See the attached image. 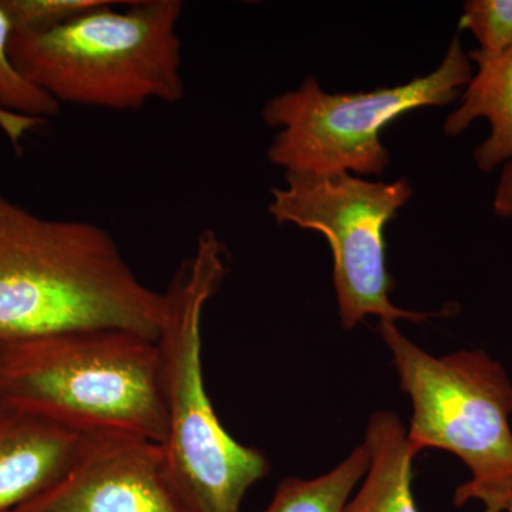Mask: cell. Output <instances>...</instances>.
<instances>
[{
	"instance_id": "cell-1",
	"label": "cell",
	"mask_w": 512,
	"mask_h": 512,
	"mask_svg": "<svg viewBox=\"0 0 512 512\" xmlns=\"http://www.w3.org/2000/svg\"><path fill=\"white\" fill-rule=\"evenodd\" d=\"M164 292L128 264L106 228L40 217L0 194V343L76 329L157 340Z\"/></svg>"
},
{
	"instance_id": "cell-2",
	"label": "cell",
	"mask_w": 512,
	"mask_h": 512,
	"mask_svg": "<svg viewBox=\"0 0 512 512\" xmlns=\"http://www.w3.org/2000/svg\"><path fill=\"white\" fill-rule=\"evenodd\" d=\"M227 275V249L212 231L164 291L163 325L157 336L167 431L168 473L191 512H241L249 488L268 474L262 451L244 446L222 426L202 372L204 309Z\"/></svg>"
},
{
	"instance_id": "cell-3",
	"label": "cell",
	"mask_w": 512,
	"mask_h": 512,
	"mask_svg": "<svg viewBox=\"0 0 512 512\" xmlns=\"http://www.w3.org/2000/svg\"><path fill=\"white\" fill-rule=\"evenodd\" d=\"M0 402L80 433L123 431L163 444L157 342L123 329H76L0 343Z\"/></svg>"
},
{
	"instance_id": "cell-4",
	"label": "cell",
	"mask_w": 512,
	"mask_h": 512,
	"mask_svg": "<svg viewBox=\"0 0 512 512\" xmlns=\"http://www.w3.org/2000/svg\"><path fill=\"white\" fill-rule=\"evenodd\" d=\"M116 5L107 0L59 28L13 35V63L60 106L134 111L150 101L183 100V2Z\"/></svg>"
},
{
	"instance_id": "cell-5",
	"label": "cell",
	"mask_w": 512,
	"mask_h": 512,
	"mask_svg": "<svg viewBox=\"0 0 512 512\" xmlns=\"http://www.w3.org/2000/svg\"><path fill=\"white\" fill-rule=\"evenodd\" d=\"M379 333L393 355L400 387L413 403L407 444L414 457L427 448L453 453L471 478L457 487V508L471 501L484 512H512V380L484 350L431 356L394 322Z\"/></svg>"
},
{
	"instance_id": "cell-6",
	"label": "cell",
	"mask_w": 512,
	"mask_h": 512,
	"mask_svg": "<svg viewBox=\"0 0 512 512\" xmlns=\"http://www.w3.org/2000/svg\"><path fill=\"white\" fill-rule=\"evenodd\" d=\"M473 76V64L456 36L434 72L400 86L329 94L306 77L299 89L272 97L262 110L265 123L279 128L268 148L269 161L285 171L383 174L390 163L380 140L383 128L410 111L447 106Z\"/></svg>"
},
{
	"instance_id": "cell-7",
	"label": "cell",
	"mask_w": 512,
	"mask_h": 512,
	"mask_svg": "<svg viewBox=\"0 0 512 512\" xmlns=\"http://www.w3.org/2000/svg\"><path fill=\"white\" fill-rule=\"evenodd\" d=\"M412 194L406 178L383 183L346 171H285L284 187L272 188L268 212L276 224L311 229L328 239L343 328H356L367 316L419 323L436 315L406 311L390 301L394 282L387 271L384 228Z\"/></svg>"
},
{
	"instance_id": "cell-8",
	"label": "cell",
	"mask_w": 512,
	"mask_h": 512,
	"mask_svg": "<svg viewBox=\"0 0 512 512\" xmlns=\"http://www.w3.org/2000/svg\"><path fill=\"white\" fill-rule=\"evenodd\" d=\"M20 512H191L157 441L87 431L67 473Z\"/></svg>"
},
{
	"instance_id": "cell-9",
	"label": "cell",
	"mask_w": 512,
	"mask_h": 512,
	"mask_svg": "<svg viewBox=\"0 0 512 512\" xmlns=\"http://www.w3.org/2000/svg\"><path fill=\"white\" fill-rule=\"evenodd\" d=\"M83 433L0 402V512L46 493L72 466Z\"/></svg>"
},
{
	"instance_id": "cell-10",
	"label": "cell",
	"mask_w": 512,
	"mask_h": 512,
	"mask_svg": "<svg viewBox=\"0 0 512 512\" xmlns=\"http://www.w3.org/2000/svg\"><path fill=\"white\" fill-rule=\"evenodd\" d=\"M477 66L460 106L448 114L444 133L458 136L474 121L487 120L490 133L474 150V161L478 170L488 173L512 156V47Z\"/></svg>"
},
{
	"instance_id": "cell-11",
	"label": "cell",
	"mask_w": 512,
	"mask_h": 512,
	"mask_svg": "<svg viewBox=\"0 0 512 512\" xmlns=\"http://www.w3.org/2000/svg\"><path fill=\"white\" fill-rule=\"evenodd\" d=\"M363 444L370 456L365 483L343 512H419L412 493L414 456L402 420L390 412L373 414Z\"/></svg>"
},
{
	"instance_id": "cell-12",
	"label": "cell",
	"mask_w": 512,
	"mask_h": 512,
	"mask_svg": "<svg viewBox=\"0 0 512 512\" xmlns=\"http://www.w3.org/2000/svg\"><path fill=\"white\" fill-rule=\"evenodd\" d=\"M369 461V450L362 444L323 476L286 478L261 512H343L356 485L366 476Z\"/></svg>"
},
{
	"instance_id": "cell-13",
	"label": "cell",
	"mask_w": 512,
	"mask_h": 512,
	"mask_svg": "<svg viewBox=\"0 0 512 512\" xmlns=\"http://www.w3.org/2000/svg\"><path fill=\"white\" fill-rule=\"evenodd\" d=\"M12 36V25L0 5V109L46 123L62 106L20 73L10 56Z\"/></svg>"
},
{
	"instance_id": "cell-14",
	"label": "cell",
	"mask_w": 512,
	"mask_h": 512,
	"mask_svg": "<svg viewBox=\"0 0 512 512\" xmlns=\"http://www.w3.org/2000/svg\"><path fill=\"white\" fill-rule=\"evenodd\" d=\"M460 26L470 30L480 45L468 52L471 62L503 55L512 47V0H468Z\"/></svg>"
},
{
	"instance_id": "cell-15",
	"label": "cell",
	"mask_w": 512,
	"mask_h": 512,
	"mask_svg": "<svg viewBox=\"0 0 512 512\" xmlns=\"http://www.w3.org/2000/svg\"><path fill=\"white\" fill-rule=\"evenodd\" d=\"M107 0H0L13 35L59 28L77 16L100 8Z\"/></svg>"
},
{
	"instance_id": "cell-16",
	"label": "cell",
	"mask_w": 512,
	"mask_h": 512,
	"mask_svg": "<svg viewBox=\"0 0 512 512\" xmlns=\"http://www.w3.org/2000/svg\"><path fill=\"white\" fill-rule=\"evenodd\" d=\"M45 121L29 119V117L16 116L9 111L0 109V131L8 138L18 153L22 150L23 141L36 128L45 126Z\"/></svg>"
},
{
	"instance_id": "cell-17",
	"label": "cell",
	"mask_w": 512,
	"mask_h": 512,
	"mask_svg": "<svg viewBox=\"0 0 512 512\" xmlns=\"http://www.w3.org/2000/svg\"><path fill=\"white\" fill-rule=\"evenodd\" d=\"M494 212L503 218H512V156L503 165L500 181L494 195Z\"/></svg>"
},
{
	"instance_id": "cell-18",
	"label": "cell",
	"mask_w": 512,
	"mask_h": 512,
	"mask_svg": "<svg viewBox=\"0 0 512 512\" xmlns=\"http://www.w3.org/2000/svg\"><path fill=\"white\" fill-rule=\"evenodd\" d=\"M9 512H20L18 508H15V510L9 511Z\"/></svg>"
}]
</instances>
